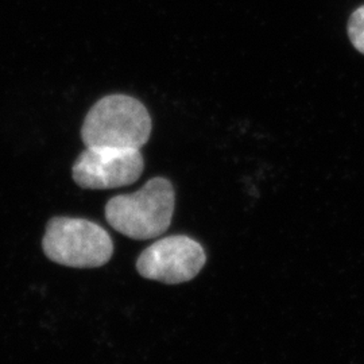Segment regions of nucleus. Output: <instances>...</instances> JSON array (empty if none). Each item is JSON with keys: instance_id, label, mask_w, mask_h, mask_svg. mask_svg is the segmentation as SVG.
<instances>
[{"instance_id": "obj_1", "label": "nucleus", "mask_w": 364, "mask_h": 364, "mask_svg": "<svg viewBox=\"0 0 364 364\" xmlns=\"http://www.w3.org/2000/svg\"><path fill=\"white\" fill-rule=\"evenodd\" d=\"M176 193L166 178L156 177L132 195L111 198L105 207L108 224L131 239H153L168 231Z\"/></svg>"}, {"instance_id": "obj_2", "label": "nucleus", "mask_w": 364, "mask_h": 364, "mask_svg": "<svg viewBox=\"0 0 364 364\" xmlns=\"http://www.w3.org/2000/svg\"><path fill=\"white\" fill-rule=\"evenodd\" d=\"M151 134V117L139 100L127 95H109L90 109L81 129L87 147L107 146L139 149Z\"/></svg>"}, {"instance_id": "obj_3", "label": "nucleus", "mask_w": 364, "mask_h": 364, "mask_svg": "<svg viewBox=\"0 0 364 364\" xmlns=\"http://www.w3.org/2000/svg\"><path fill=\"white\" fill-rule=\"evenodd\" d=\"M43 251L49 259L77 269L100 267L111 259V236L99 224L84 219L54 218L43 237Z\"/></svg>"}, {"instance_id": "obj_4", "label": "nucleus", "mask_w": 364, "mask_h": 364, "mask_svg": "<svg viewBox=\"0 0 364 364\" xmlns=\"http://www.w3.org/2000/svg\"><path fill=\"white\" fill-rule=\"evenodd\" d=\"M139 149L90 146L73 165V180L85 189H115L136 181L144 173Z\"/></svg>"}, {"instance_id": "obj_5", "label": "nucleus", "mask_w": 364, "mask_h": 364, "mask_svg": "<svg viewBox=\"0 0 364 364\" xmlns=\"http://www.w3.org/2000/svg\"><path fill=\"white\" fill-rule=\"evenodd\" d=\"M205 260L204 248L196 240L176 235L146 248L136 262V269L147 279L177 285L193 279Z\"/></svg>"}, {"instance_id": "obj_6", "label": "nucleus", "mask_w": 364, "mask_h": 364, "mask_svg": "<svg viewBox=\"0 0 364 364\" xmlns=\"http://www.w3.org/2000/svg\"><path fill=\"white\" fill-rule=\"evenodd\" d=\"M348 36L355 49L364 54V6L352 14L348 22Z\"/></svg>"}]
</instances>
